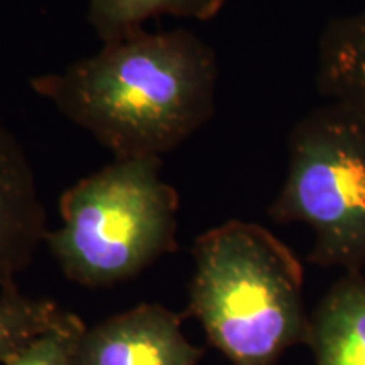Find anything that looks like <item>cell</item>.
Listing matches in <instances>:
<instances>
[{
  "label": "cell",
  "instance_id": "cell-3",
  "mask_svg": "<svg viewBox=\"0 0 365 365\" xmlns=\"http://www.w3.org/2000/svg\"><path fill=\"white\" fill-rule=\"evenodd\" d=\"M161 171V158H115L61 195L44 242L68 279L115 286L176 252L180 195Z\"/></svg>",
  "mask_w": 365,
  "mask_h": 365
},
{
  "label": "cell",
  "instance_id": "cell-11",
  "mask_svg": "<svg viewBox=\"0 0 365 365\" xmlns=\"http://www.w3.org/2000/svg\"><path fill=\"white\" fill-rule=\"evenodd\" d=\"M85 331L80 317L68 312L61 322L27 341L6 365H76Z\"/></svg>",
  "mask_w": 365,
  "mask_h": 365
},
{
  "label": "cell",
  "instance_id": "cell-1",
  "mask_svg": "<svg viewBox=\"0 0 365 365\" xmlns=\"http://www.w3.org/2000/svg\"><path fill=\"white\" fill-rule=\"evenodd\" d=\"M217 81V54L195 33L139 29L31 86L115 158H161L212 120Z\"/></svg>",
  "mask_w": 365,
  "mask_h": 365
},
{
  "label": "cell",
  "instance_id": "cell-5",
  "mask_svg": "<svg viewBox=\"0 0 365 365\" xmlns=\"http://www.w3.org/2000/svg\"><path fill=\"white\" fill-rule=\"evenodd\" d=\"M182 318L156 303L113 314L86 328L76 365H200L205 352L186 339Z\"/></svg>",
  "mask_w": 365,
  "mask_h": 365
},
{
  "label": "cell",
  "instance_id": "cell-10",
  "mask_svg": "<svg viewBox=\"0 0 365 365\" xmlns=\"http://www.w3.org/2000/svg\"><path fill=\"white\" fill-rule=\"evenodd\" d=\"M53 301L22 294L17 286L0 289V364L6 365L14 355L65 318Z\"/></svg>",
  "mask_w": 365,
  "mask_h": 365
},
{
  "label": "cell",
  "instance_id": "cell-9",
  "mask_svg": "<svg viewBox=\"0 0 365 365\" xmlns=\"http://www.w3.org/2000/svg\"><path fill=\"white\" fill-rule=\"evenodd\" d=\"M227 0H90L88 21L103 43L143 29L149 17L170 16L210 21Z\"/></svg>",
  "mask_w": 365,
  "mask_h": 365
},
{
  "label": "cell",
  "instance_id": "cell-6",
  "mask_svg": "<svg viewBox=\"0 0 365 365\" xmlns=\"http://www.w3.org/2000/svg\"><path fill=\"white\" fill-rule=\"evenodd\" d=\"M46 210L24 148L0 124V289L17 286L46 234Z\"/></svg>",
  "mask_w": 365,
  "mask_h": 365
},
{
  "label": "cell",
  "instance_id": "cell-8",
  "mask_svg": "<svg viewBox=\"0 0 365 365\" xmlns=\"http://www.w3.org/2000/svg\"><path fill=\"white\" fill-rule=\"evenodd\" d=\"M318 91L365 118V9L328 22L318 41Z\"/></svg>",
  "mask_w": 365,
  "mask_h": 365
},
{
  "label": "cell",
  "instance_id": "cell-7",
  "mask_svg": "<svg viewBox=\"0 0 365 365\" xmlns=\"http://www.w3.org/2000/svg\"><path fill=\"white\" fill-rule=\"evenodd\" d=\"M314 365H365V277L345 272L309 314Z\"/></svg>",
  "mask_w": 365,
  "mask_h": 365
},
{
  "label": "cell",
  "instance_id": "cell-2",
  "mask_svg": "<svg viewBox=\"0 0 365 365\" xmlns=\"http://www.w3.org/2000/svg\"><path fill=\"white\" fill-rule=\"evenodd\" d=\"M188 312L232 365H277L307 344L303 266L259 223L230 220L195 240Z\"/></svg>",
  "mask_w": 365,
  "mask_h": 365
},
{
  "label": "cell",
  "instance_id": "cell-4",
  "mask_svg": "<svg viewBox=\"0 0 365 365\" xmlns=\"http://www.w3.org/2000/svg\"><path fill=\"white\" fill-rule=\"evenodd\" d=\"M289 163L267 213L277 223H304L318 267H365V118L339 102L314 108L289 134Z\"/></svg>",
  "mask_w": 365,
  "mask_h": 365
}]
</instances>
